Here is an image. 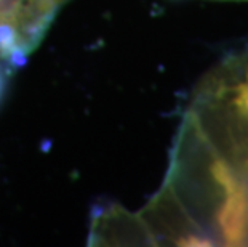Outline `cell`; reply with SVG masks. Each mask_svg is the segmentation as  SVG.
I'll use <instances>...</instances> for the list:
<instances>
[{"mask_svg": "<svg viewBox=\"0 0 248 247\" xmlns=\"http://www.w3.org/2000/svg\"><path fill=\"white\" fill-rule=\"evenodd\" d=\"M191 125L240 180H248V49L205 79Z\"/></svg>", "mask_w": 248, "mask_h": 247, "instance_id": "6da1fadb", "label": "cell"}, {"mask_svg": "<svg viewBox=\"0 0 248 247\" xmlns=\"http://www.w3.org/2000/svg\"><path fill=\"white\" fill-rule=\"evenodd\" d=\"M66 0H0V58L21 65Z\"/></svg>", "mask_w": 248, "mask_h": 247, "instance_id": "7a4b0ae2", "label": "cell"}, {"mask_svg": "<svg viewBox=\"0 0 248 247\" xmlns=\"http://www.w3.org/2000/svg\"><path fill=\"white\" fill-rule=\"evenodd\" d=\"M3 90H5V74H3L2 67H0V99H2Z\"/></svg>", "mask_w": 248, "mask_h": 247, "instance_id": "3957f363", "label": "cell"}, {"mask_svg": "<svg viewBox=\"0 0 248 247\" xmlns=\"http://www.w3.org/2000/svg\"><path fill=\"white\" fill-rule=\"evenodd\" d=\"M237 2H248V0H237Z\"/></svg>", "mask_w": 248, "mask_h": 247, "instance_id": "277c9868", "label": "cell"}]
</instances>
